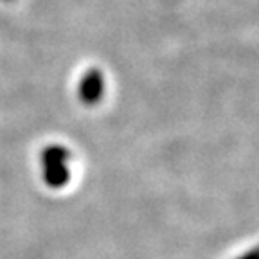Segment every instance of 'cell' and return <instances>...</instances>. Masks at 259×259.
I'll return each instance as SVG.
<instances>
[{
	"label": "cell",
	"mask_w": 259,
	"mask_h": 259,
	"mask_svg": "<svg viewBox=\"0 0 259 259\" xmlns=\"http://www.w3.org/2000/svg\"><path fill=\"white\" fill-rule=\"evenodd\" d=\"M70 160V151L61 144H51L44 148L40 153L41 169H44V180L49 187L61 189L70 180L67 162Z\"/></svg>",
	"instance_id": "obj_1"
},
{
	"label": "cell",
	"mask_w": 259,
	"mask_h": 259,
	"mask_svg": "<svg viewBox=\"0 0 259 259\" xmlns=\"http://www.w3.org/2000/svg\"><path fill=\"white\" fill-rule=\"evenodd\" d=\"M6 2H11V0H6Z\"/></svg>",
	"instance_id": "obj_4"
},
{
	"label": "cell",
	"mask_w": 259,
	"mask_h": 259,
	"mask_svg": "<svg viewBox=\"0 0 259 259\" xmlns=\"http://www.w3.org/2000/svg\"><path fill=\"white\" fill-rule=\"evenodd\" d=\"M238 259H259V245H255L252 250H248L247 254L239 255Z\"/></svg>",
	"instance_id": "obj_3"
},
{
	"label": "cell",
	"mask_w": 259,
	"mask_h": 259,
	"mask_svg": "<svg viewBox=\"0 0 259 259\" xmlns=\"http://www.w3.org/2000/svg\"><path fill=\"white\" fill-rule=\"evenodd\" d=\"M103 94H105V77L103 72L96 67L89 69L79 81V89H77V96H79L81 103L87 106H96L101 101Z\"/></svg>",
	"instance_id": "obj_2"
}]
</instances>
